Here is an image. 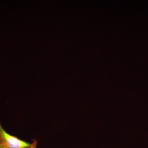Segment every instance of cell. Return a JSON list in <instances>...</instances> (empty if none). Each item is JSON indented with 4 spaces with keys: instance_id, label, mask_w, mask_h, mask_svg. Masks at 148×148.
Here are the masks:
<instances>
[{
    "instance_id": "6da1fadb",
    "label": "cell",
    "mask_w": 148,
    "mask_h": 148,
    "mask_svg": "<svg viewBox=\"0 0 148 148\" xmlns=\"http://www.w3.org/2000/svg\"><path fill=\"white\" fill-rule=\"evenodd\" d=\"M0 139L7 148H37L38 141L33 140L32 143H29L21 140L16 136L10 135L4 129L0 121Z\"/></svg>"
},
{
    "instance_id": "7a4b0ae2",
    "label": "cell",
    "mask_w": 148,
    "mask_h": 148,
    "mask_svg": "<svg viewBox=\"0 0 148 148\" xmlns=\"http://www.w3.org/2000/svg\"><path fill=\"white\" fill-rule=\"evenodd\" d=\"M0 148H7L1 139H0Z\"/></svg>"
}]
</instances>
